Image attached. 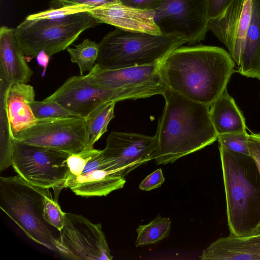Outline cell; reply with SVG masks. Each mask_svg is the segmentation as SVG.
Masks as SVG:
<instances>
[{
    "mask_svg": "<svg viewBox=\"0 0 260 260\" xmlns=\"http://www.w3.org/2000/svg\"><path fill=\"white\" fill-rule=\"evenodd\" d=\"M119 3L126 6L140 10L154 11L158 0H118Z\"/></svg>",
    "mask_w": 260,
    "mask_h": 260,
    "instance_id": "obj_33",
    "label": "cell"
},
{
    "mask_svg": "<svg viewBox=\"0 0 260 260\" xmlns=\"http://www.w3.org/2000/svg\"><path fill=\"white\" fill-rule=\"evenodd\" d=\"M250 155L253 158L260 174V133H251L248 139Z\"/></svg>",
    "mask_w": 260,
    "mask_h": 260,
    "instance_id": "obj_32",
    "label": "cell"
},
{
    "mask_svg": "<svg viewBox=\"0 0 260 260\" xmlns=\"http://www.w3.org/2000/svg\"><path fill=\"white\" fill-rule=\"evenodd\" d=\"M185 43L183 39L172 36L116 28L99 43L96 64L106 70L158 64Z\"/></svg>",
    "mask_w": 260,
    "mask_h": 260,
    "instance_id": "obj_4",
    "label": "cell"
},
{
    "mask_svg": "<svg viewBox=\"0 0 260 260\" xmlns=\"http://www.w3.org/2000/svg\"><path fill=\"white\" fill-rule=\"evenodd\" d=\"M70 154L51 148L13 140L12 166L15 171L28 183L52 188L54 200L63 188L69 168Z\"/></svg>",
    "mask_w": 260,
    "mask_h": 260,
    "instance_id": "obj_8",
    "label": "cell"
},
{
    "mask_svg": "<svg viewBox=\"0 0 260 260\" xmlns=\"http://www.w3.org/2000/svg\"><path fill=\"white\" fill-rule=\"evenodd\" d=\"M13 140L70 154L77 153L88 147L86 119L78 116L37 119Z\"/></svg>",
    "mask_w": 260,
    "mask_h": 260,
    "instance_id": "obj_10",
    "label": "cell"
},
{
    "mask_svg": "<svg viewBox=\"0 0 260 260\" xmlns=\"http://www.w3.org/2000/svg\"><path fill=\"white\" fill-rule=\"evenodd\" d=\"M1 83L4 88L15 83H27L33 72L28 65L15 37V28H0Z\"/></svg>",
    "mask_w": 260,
    "mask_h": 260,
    "instance_id": "obj_18",
    "label": "cell"
},
{
    "mask_svg": "<svg viewBox=\"0 0 260 260\" xmlns=\"http://www.w3.org/2000/svg\"><path fill=\"white\" fill-rule=\"evenodd\" d=\"M125 182L124 177L108 169L101 150L87 161L79 175L67 178L63 188L81 197H102L122 188Z\"/></svg>",
    "mask_w": 260,
    "mask_h": 260,
    "instance_id": "obj_14",
    "label": "cell"
},
{
    "mask_svg": "<svg viewBox=\"0 0 260 260\" xmlns=\"http://www.w3.org/2000/svg\"><path fill=\"white\" fill-rule=\"evenodd\" d=\"M91 9H92L91 8L83 5H70L57 8H51L46 11L29 15L25 19L29 20L58 19L75 13L89 11Z\"/></svg>",
    "mask_w": 260,
    "mask_h": 260,
    "instance_id": "obj_28",
    "label": "cell"
},
{
    "mask_svg": "<svg viewBox=\"0 0 260 260\" xmlns=\"http://www.w3.org/2000/svg\"><path fill=\"white\" fill-rule=\"evenodd\" d=\"M35 98L34 87L27 83H15L4 88L2 101L9 138L13 140L18 133L36 123L30 107Z\"/></svg>",
    "mask_w": 260,
    "mask_h": 260,
    "instance_id": "obj_16",
    "label": "cell"
},
{
    "mask_svg": "<svg viewBox=\"0 0 260 260\" xmlns=\"http://www.w3.org/2000/svg\"><path fill=\"white\" fill-rule=\"evenodd\" d=\"M154 20L161 34L189 45L204 40L209 30L208 0H158Z\"/></svg>",
    "mask_w": 260,
    "mask_h": 260,
    "instance_id": "obj_9",
    "label": "cell"
},
{
    "mask_svg": "<svg viewBox=\"0 0 260 260\" xmlns=\"http://www.w3.org/2000/svg\"><path fill=\"white\" fill-rule=\"evenodd\" d=\"M34 116L37 119L78 116L58 103L52 101H34L30 104Z\"/></svg>",
    "mask_w": 260,
    "mask_h": 260,
    "instance_id": "obj_25",
    "label": "cell"
},
{
    "mask_svg": "<svg viewBox=\"0 0 260 260\" xmlns=\"http://www.w3.org/2000/svg\"><path fill=\"white\" fill-rule=\"evenodd\" d=\"M49 188L32 185L19 175L0 177V208L35 242L57 251L59 235L53 232L43 216Z\"/></svg>",
    "mask_w": 260,
    "mask_h": 260,
    "instance_id": "obj_5",
    "label": "cell"
},
{
    "mask_svg": "<svg viewBox=\"0 0 260 260\" xmlns=\"http://www.w3.org/2000/svg\"><path fill=\"white\" fill-rule=\"evenodd\" d=\"M71 60L78 64L80 75H83L85 72H90L95 65L99 52V44L89 39L83 41L74 48L68 47Z\"/></svg>",
    "mask_w": 260,
    "mask_h": 260,
    "instance_id": "obj_24",
    "label": "cell"
},
{
    "mask_svg": "<svg viewBox=\"0 0 260 260\" xmlns=\"http://www.w3.org/2000/svg\"><path fill=\"white\" fill-rule=\"evenodd\" d=\"M200 259H260V232L247 236L220 237L203 250Z\"/></svg>",
    "mask_w": 260,
    "mask_h": 260,
    "instance_id": "obj_19",
    "label": "cell"
},
{
    "mask_svg": "<svg viewBox=\"0 0 260 260\" xmlns=\"http://www.w3.org/2000/svg\"><path fill=\"white\" fill-rule=\"evenodd\" d=\"M50 57V56L44 51H41L36 56L38 64L43 68V72L42 74V77L45 74L46 69L49 62Z\"/></svg>",
    "mask_w": 260,
    "mask_h": 260,
    "instance_id": "obj_34",
    "label": "cell"
},
{
    "mask_svg": "<svg viewBox=\"0 0 260 260\" xmlns=\"http://www.w3.org/2000/svg\"><path fill=\"white\" fill-rule=\"evenodd\" d=\"M99 24L88 11L58 19H25L15 28V37L24 56L36 57L44 51L51 57Z\"/></svg>",
    "mask_w": 260,
    "mask_h": 260,
    "instance_id": "obj_6",
    "label": "cell"
},
{
    "mask_svg": "<svg viewBox=\"0 0 260 260\" xmlns=\"http://www.w3.org/2000/svg\"><path fill=\"white\" fill-rule=\"evenodd\" d=\"M165 106L155 135L157 165L172 163L217 140L210 106L166 88Z\"/></svg>",
    "mask_w": 260,
    "mask_h": 260,
    "instance_id": "obj_2",
    "label": "cell"
},
{
    "mask_svg": "<svg viewBox=\"0 0 260 260\" xmlns=\"http://www.w3.org/2000/svg\"><path fill=\"white\" fill-rule=\"evenodd\" d=\"M116 102L102 106L86 118L87 146L93 147L95 143L107 131L110 121L114 117V107Z\"/></svg>",
    "mask_w": 260,
    "mask_h": 260,
    "instance_id": "obj_22",
    "label": "cell"
},
{
    "mask_svg": "<svg viewBox=\"0 0 260 260\" xmlns=\"http://www.w3.org/2000/svg\"><path fill=\"white\" fill-rule=\"evenodd\" d=\"M165 89L164 86L110 89L92 84L84 75H80L68 78L45 100L54 101L79 117L86 119L105 104L162 95Z\"/></svg>",
    "mask_w": 260,
    "mask_h": 260,
    "instance_id": "obj_7",
    "label": "cell"
},
{
    "mask_svg": "<svg viewBox=\"0 0 260 260\" xmlns=\"http://www.w3.org/2000/svg\"><path fill=\"white\" fill-rule=\"evenodd\" d=\"M65 212L61 209L57 201L53 199L52 194L44 200L43 216L48 224L60 232L65 222Z\"/></svg>",
    "mask_w": 260,
    "mask_h": 260,
    "instance_id": "obj_27",
    "label": "cell"
},
{
    "mask_svg": "<svg viewBox=\"0 0 260 260\" xmlns=\"http://www.w3.org/2000/svg\"><path fill=\"white\" fill-rule=\"evenodd\" d=\"M247 132L230 133L217 135L219 145L234 152L250 155Z\"/></svg>",
    "mask_w": 260,
    "mask_h": 260,
    "instance_id": "obj_26",
    "label": "cell"
},
{
    "mask_svg": "<svg viewBox=\"0 0 260 260\" xmlns=\"http://www.w3.org/2000/svg\"><path fill=\"white\" fill-rule=\"evenodd\" d=\"M64 225L59 232L57 251L76 260H111L113 256L100 223L84 216L65 213Z\"/></svg>",
    "mask_w": 260,
    "mask_h": 260,
    "instance_id": "obj_11",
    "label": "cell"
},
{
    "mask_svg": "<svg viewBox=\"0 0 260 260\" xmlns=\"http://www.w3.org/2000/svg\"><path fill=\"white\" fill-rule=\"evenodd\" d=\"M230 235L260 232V174L250 155L219 146Z\"/></svg>",
    "mask_w": 260,
    "mask_h": 260,
    "instance_id": "obj_3",
    "label": "cell"
},
{
    "mask_svg": "<svg viewBox=\"0 0 260 260\" xmlns=\"http://www.w3.org/2000/svg\"><path fill=\"white\" fill-rule=\"evenodd\" d=\"M171 220L158 215L147 224L140 225L136 229L138 236L136 247L157 243L167 238L171 229Z\"/></svg>",
    "mask_w": 260,
    "mask_h": 260,
    "instance_id": "obj_23",
    "label": "cell"
},
{
    "mask_svg": "<svg viewBox=\"0 0 260 260\" xmlns=\"http://www.w3.org/2000/svg\"><path fill=\"white\" fill-rule=\"evenodd\" d=\"M236 65L222 48L181 46L160 63L159 73L167 88L210 106L226 89Z\"/></svg>",
    "mask_w": 260,
    "mask_h": 260,
    "instance_id": "obj_1",
    "label": "cell"
},
{
    "mask_svg": "<svg viewBox=\"0 0 260 260\" xmlns=\"http://www.w3.org/2000/svg\"><path fill=\"white\" fill-rule=\"evenodd\" d=\"M236 0H208V19H213L222 15Z\"/></svg>",
    "mask_w": 260,
    "mask_h": 260,
    "instance_id": "obj_31",
    "label": "cell"
},
{
    "mask_svg": "<svg viewBox=\"0 0 260 260\" xmlns=\"http://www.w3.org/2000/svg\"><path fill=\"white\" fill-rule=\"evenodd\" d=\"M237 67L241 75L260 80V0H252L245 46Z\"/></svg>",
    "mask_w": 260,
    "mask_h": 260,
    "instance_id": "obj_20",
    "label": "cell"
},
{
    "mask_svg": "<svg viewBox=\"0 0 260 260\" xmlns=\"http://www.w3.org/2000/svg\"><path fill=\"white\" fill-rule=\"evenodd\" d=\"M161 169H158L148 175L140 184L139 188L144 191H150L158 188L165 182Z\"/></svg>",
    "mask_w": 260,
    "mask_h": 260,
    "instance_id": "obj_30",
    "label": "cell"
},
{
    "mask_svg": "<svg viewBox=\"0 0 260 260\" xmlns=\"http://www.w3.org/2000/svg\"><path fill=\"white\" fill-rule=\"evenodd\" d=\"M100 23L121 29L161 35L154 20V11L131 8L120 3H112L88 11Z\"/></svg>",
    "mask_w": 260,
    "mask_h": 260,
    "instance_id": "obj_17",
    "label": "cell"
},
{
    "mask_svg": "<svg viewBox=\"0 0 260 260\" xmlns=\"http://www.w3.org/2000/svg\"><path fill=\"white\" fill-rule=\"evenodd\" d=\"M252 0H236L220 17L208 22V29L229 50L236 64L243 53L250 21Z\"/></svg>",
    "mask_w": 260,
    "mask_h": 260,
    "instance_id": "obj_13",
    "label": "cell"
},
{
    "mask_svg": "<svg viewBox=\"0 0 260 260\" xmlns=\"http://www.w3.org/2000/svg\"><path fill=\"white\" fill-rule=\"evenodd\" d=\"M259 81H260V80H259ZM259 96H260V94H259Z\"/></svg>",
    "mask_w": 260,
    "mask_h": 260,
    "instance_id": "obj_35",
    "label": "cell"
},
{
    "mask_svg": "<svg viewBox=\"0 0 260 260\" xmlns=\"http://www.w3.org/2000/svg\"><path fill=\"white\" fill-rule=\"evenodd\" d=\"M51 3V8L70 5H83L92 9L112 3H120L118 0H54Z\"/></svg>",
    "mask_w": 260,
    "mask_h": 260,
    "instance_id": "obj_29",
    "label": "cell"
},
{
    "mask_svg": "<svg viewBox=\"0 0 260 260\" xmlns=\"http://www.w3.org/2000/svg\"><path fill=\"white\" fill-rule=\"evenodd\" d=\"M156 137L112 132L108 136L102 154L109 170L125 177L128 173L154 159Z\"/></svg>",
    "mask_w": 260,
    "mask_h": 260,
    "instance_id": "obj_12",
    "label": "cell"
},
{
    "mask_svg": "<svg viewBox=\"0 0 260 260\" xmlns=\"http://www.w3.org/2000/svg\"><path fill=\"white\" fill-rule=\"evenodd\" d=\"M160 64L106 70L95 63L84 77L92 84L110 89L164 86L159 73Z\"/></svg>",
    "mask_w": 260,
    "mask_h": 260,
    "instance_id": "obj_15",
    "label": "cell"
},
{
    "mask_svg": "<svg viewBox=\"0 0 260 260\" xmlns=\"http://www.w3.org/2000/svg\"><path fill=\"white\" fill-rule=\"evenodd\" d=\"M210 115L217 135L246 132L245 119L226 89L210 106Z\"/></svg>",
    "mask_w": 260,
    "mask_h": 260,
    "instance_id": "obj_21",
    "label": "cell"
}]
</instances>
